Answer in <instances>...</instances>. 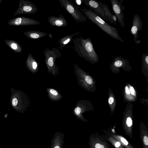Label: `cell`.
<instances>
[{
  "label": "cell",
  "instance_id": "6da1fadb",
  "mask_svg": "<svg viewBox=\"0 0 148 148\" xmlns=\"http://www.w3.org/2000/svg\"><path fill=\"white\" fill-rule=\"evenodd\" d=\"M72 41L73 49L79 57L90 62L97 61L98 56L90 38L84 39L80 37L73 39Z\"/></svg>",
  "mask_w": 148,
  "mask_h": 148
},
{
  "label": "cell",
  "instance_id": "7a4b0ae2",
  "mask_svg": "<svg viewBox=\"0 0 148 148\" xmlns=\"http://www.w3.org/2000/svg\"><path fill=\"white\" fill-rule=\"evenodd\" d=\"M79 8L86 17L99 27L103 32L112 38L122 42H124L123 40L119 36L117 28L108 24L102 18L90 10Z\"/></svg>",
  "mask_w": 148,
  "mask_h": 148
},
{
  "label": "cell",
  "instance_id": "3957f363",
  "mask_svg": "<svg viewBox=\"0 0 148 148\" xmlns=\"http://www.w3.org/2000/svg\"><path fill=\"white\" fill-rule=\"evenodd\" d=\"M62 7L70 14L76 22H84L86 21V17L79 10L78 6H76L69 0H58Z\"/></svg>",
  "mask_w": 148,
  "mask_h": 148
},
{
  "label": "cell",
  "instance_id": "277c9868",
  "mask_svg": "<svg viewBox=\"0 0 148 148\" xmlns=\"http://www.w3.org/2000/svg\"><path fill=\"white\" fill-rule=\"evenodd\" d=\"M44 54L45 57V61L48 69L57 68L55 61L57 58L61 56L59 49L56 48H53L51 50L46 48L44 51Z\"/></svg>",
  "mask_w": 148,
  "mask_h": 148
},
{
  "label": "cell",
  "instance_id": "5b68a950",
  "mask_svg": "<svg viewBox=\"0 0 148 148\" xmlns=\"http://www.w3.org/2000/svg\"><path fill=\"white\" fill-rule=\"evenodd\" d=\"M89 148H112L104 137L96 132L90 135L88 142Z\"/></svg>",
  "mask_w": 148,
  "mask_h": 148
},
{
  "label": "cell",
  "instance_id": "8992f818",
  "mask_svg": "<svg viewBox=\"0 0 148 148\" xmlns=\"http://www.w3.org/2000/svg\"><path fill=\"white\" fill-rule=\"evenodd\" d=\"M122 0L119 1V0H110L112 10L115 16H116L120 25L123 27L125 26L124 22V16L123 10L125 8L122 4Z\"/></svg>",
  "mask_w": 148,
  "mask_h": 148
},
{
  "label": "cell",
  "instance_id": "52a82bcc",
  "mask_svg": "<svg viewBox=\"0 0 148 148\" xmlns=\"http://www.w3.org/2000/svg\"><path fill=\"white\" fill-rule=\"evenodd\" d=\"M82 1L88 7L96 14L103 19L109 21L112 23H114V21L106 16L101 8L98 1L96 0H82Z\"/></svg>",
  "mask_w": 148,
  "mask_h": 148
},
{
  "label": "cell",
  "instance_id": "ba28073f",
  "mask_svg": "<svg viewBox=\"0 0 148 148\" xmlns=\"http://www.w3.org/2000/svg\"><path fill=\"white\" fill-rule=\"evenodd\" d=\"M143 27V22L139 15H135L133 17L132 26L130 29V33L134 37V40L136 45L140 43V41L138 40V32L141 30Z\"/></svg>",
  "mask_w": 148,
  "mask_h": 148
},
{
  "label": "cell",
  "instance_id": "9c48e42d",
  "mask_svg": "<svg viewBox=\"0 0 148 148\" xmlns=\"http://www.w3.org/2000/svg\"><path fill=\"white\" fill-rule=\"evenodd\" d=\"M48 21L49 24L52 26L63 27L68 25L66 20L62 14L59 15L58 17L48 16Z\"/></svg>",
  "mask_w": 148,
  "mask_h": 148
},
{
  "label": "cell",
  "instance_id": "30bf717a",
  "mask_svg": "<svg viewBox=\"0 0 148 148\" xmlns=\"http://www.w3.org/2000/svg\"><path fill=\"white\" fill-rule=\"evenodd\" d=\"M64 135V134L59 132H56L51 139L50 148H62Z\"/></svg>",
  "mask_w": 148,
  "mask_h": 148
},
{
  "label": "cell",
  "instance_id": "8fae6325",
  "mask_svg": "<svg viewBox=\"0 0 148 148\" xmlns=\"http://www.w3.org/2000/svg\"><path fill=\"white\" fill-rule=\"evenodd\" d=\"M140 137L143 148H148V130L146 125L141 123L140 126Z\"/></svg>",
  "mask_w": 148,
  "mask_h": 148
},
{
  "label": "cell",
  "instance_id": "7c38bea8",
  "mask_svg": "<svg viewBox=\"0 0 148 148\" xmlns=\"http://www.w3.org/2000/svg\"><path fill=\"white\" fill-rule=\"evenodd\" d=\"M98 3L105 15L112 20L114 24H116L117 18L115 15H113L108 5L105 3H103L100 1H98Z\"/></svg>",
  "mask_w": 148,
  "mask_h": 148
},
{
  "label": "cell",
  "instance_id": "4fadbf2b",
  "mask_svg": "<svg viewBox=\"0 0 148 148\" xmlns=\"http://www.w3.org/2000/svg\"><path fill=\"white\" fill-rule=\"evenodd\" d=\"M109 133L112 137L119 141L125 148H134L123 136L118 134Z\"/></svg>",
  "mask_w": 148,
  "mask_h": 148
},
{
  "label": "cell",
  "instance_id": "5bb4252c",
  "mask_svg": "<svg viewBox=\"0 0 148 148\" xmlns=\"http://www.w3.org/2000/svg\"><path fill=\"white\" fill-rule=\"evenodd\" d=\"M79 33V32H77L60 39L58 42V43L59 44L60 46L59 49L62 50L66 45L72 40L74 36Z\"/></svg>",
  "mask_w": 148,
  "mask_h": 148
},
{
  "label": "cell",
  "instance_id": "9a60e30c",
  "mask_svg": "<svg viewBox=\"0 0 148 148\" xmlns=\"http://www.w3.org/2000/svg\"><path fill=\"white\" fill-rule=\"evenodd\" d=\"M106 140L108 141L115 148H125L118 141L112 137L109 133H106L102 135Z\"/></svg>",
  "mask_w": 148,
  "mask_h": 148
},
{
  "label": "cell",
  "instance_id": "2e32d148",
  "mask_svg": "<svg viewBox=\"0 0 148 148\" xmlns=\"http://www.w3.org/2000/svg\"><path fill=\"white\" fill-rule=\"evenodd\" d=\"M47 35V34L45 32L39 31H32L29 32L28 35L31 38L36 39L43 37Z\"/></svg>",
  "mask_w": 148,
  "mask_h": 148
},
{
  "label": "cell",
  "instance_id": "e0dca14e",
  "mask_svg": "<svg viewBox=\"0 0 148 148\" xmlns=\"http://www.w3.org/2000/svg\"><path fill=\"white\" fill-rule=\"evenodd\" d=\"M86 81L89 84H90L93 83V79L89 75H87L85 77Z\"/></svg>",
  "mask_w": 148,
  "mask_h": 148
},
{
  "label": "cell",
  "instance_id": "ac0fdd59",
  "mask_svg": "<svg viewBox=\"0 0 148 148\" xmlns=\"http://www.w3.org/2000/svg\"><path fill=\"white\" fill-rule=\"evenodd\" d=\"M22 18L19 17L17 18L15 20V23L16 25H19L21 23Z\"/></svg>",
  "mask_w": 148,
  "mask_h": 148
},
{
  "label": "cell",
  "instance_id": "d6986e66",
  "mask_svg": "<svg viewBox=\"0 0 148 148\" xmlns=\"http://www.w3.org/2000/svg\"><path fill=\"white\" fill-rule=\"evenodd\" d=\"M37 63L35 60L34 59L32 62V67L33 69L35 70L37 69Z\"/></svg>",
  "mask_w": 148,
  "mask_h": 148
},
{
  "label": "cell",
  "instance_id": "ffe728a7",
  "mask_svg": "<svg viewBox=\"0 0 148 148\" xmlns=\"http://www.w3.org/2000/svg\"><path fill=\"white\" fill-rule=\"evenodd\" d=\"M50 93L54 96H57L58 95L57 92L55 90L53 89H51L50 90Z\"/></svg>",
  "mask_w": 148,
  "mask_h": 148
},
{
  "label": "cell",
  "instance_id": "44dd1931",
  "mask_svg": "<svg viewBox=\"0 0 148 148\" xmlns=\"http://www.w3.org/2000/svg\"><path fill=\"white\" fill-rule=\"evenodd\" d=\"M18 103V100L16 98H14L12 101V104L14 106H16Z\"/></svg>",
  "mask_w": 148,
  "mask_h": 148
},
{
  "label": "cell",
  "instance_id": "7402d4cb",
  "mask_svg": "<svg viewBox=\"0 0 148 148\" xmlns=\"http://www.w3.org/2000/svg\"><path fill=\"white\" fill-rule=\"evenodd\" d=\"M114 101V98L112 97H111L109 98L108 99V103L110 104L112 103Z\"/></svg>",
  "mask_w": 148,
  "mask_h": 148
},
{
  "label": "cell",
  "instance_id": "603a6c76",
  "mask_svg": "<svg viewBox=\"0 0 148 148\" xmlns=\"http://www.w3.org/2000/svg\"><path fill=\"white\" fill-rule=\"evenodd\" d=\"M130 92L132 95H135V90L133 87L131 86L130 88Z\"/></svg>",
  "mask_w": 148,
  "mask_h": 148
},
{
  "label": "cell",
  "instance_id": "cb8c5ba5",
  "mask_svg": "<svg viewBox=\"0 0 148 148\" xmlns=\"http://www.w3.org/2000/svg\"><path fill=\"white\" fill-rule=\"evenodd\" d=\"M11 47L14 49H16L17 48V45L14 43H13L11 45Z\"/></svg>",
  "mask_w": 148,
  "mask_h": 148
},
{
  "label": "cell",
  "instance_id": "d4e9b609",
  "mask_svg": "<svg viewBox=\"0 0 148 148\" xmlns=\"http://www.w3.org/2000/svg\"><path fill=\"white\" fill-rule=\"evenodd\" d=\"M125 92L127 94H130V92L127 86L125 87Z\"/></svg>",
  "mask_w": 148,
  "mask_h": 148
},
{
  "label": "cell",
  "instance_id": "484cf974",
  "mask_svg": "<svg viewBox=\"0 0 148 148\" xmlns=\"http://www.w3.org/2000/svg\"><path fill=\"white\" fill-rule=\"evenodd\" d=\"M77 3V4L80 5L81 3V1L80 0H77L76 1Z\"/></svg>",
  "mask_w": 148,
  "mask_h": 148
},
{
  "label": "cell",
  "instance_id": "4316f807",
  "mask_svg": "<svg viewBox=\"0 0 148 148\" xmlns=\"http://www.w3.org/2000/svg\"><path fill=\"white\" fill-rule=\"evenodd\" d=\"M49 36L51 37V38H52V36L51 35V34H49Z\"/></svg>",
  "mask_w": 148,
  "mask_h": 148
},
{
  "label": "cell",
  "instance_id": "83f0119b",
  "mask_svg": "<svg viewBox=\"0 0 148 148\" xmlns=\"http://www.w3.org/2000/svg\"><path fill=\"white\" fill-rule=\"evenodd\" d=\"M1 145H0V148H1Z\"/></svg>",
  "mask_w": 148,
  "mask_h": 148
}]
</instances>
